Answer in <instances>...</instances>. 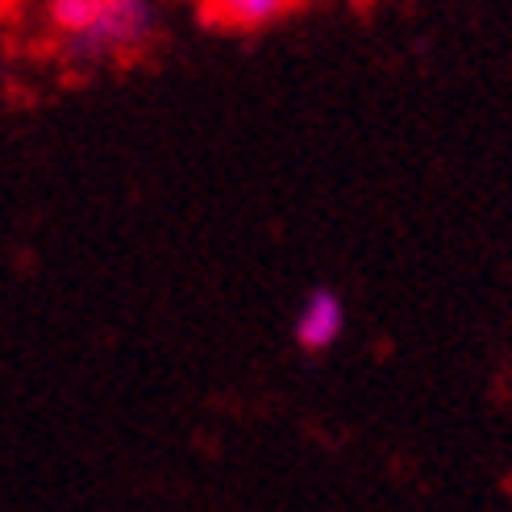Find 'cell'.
<instances>
[{
  "label": "cell",
  "mask_w": 512,
  "mask_h": 512,
  "mask_svg": "<svg viewBox=\"0 0 512 512\" xmlns=\"http://www.w3.org/2000/svg\"><path fill=\"white\" fill-rule=\"evenodd\" d=\"M150 21H155V13H150L146 0H105V9L88 30L71 34V59L84 67L117 59L138 42H146Z\"/></svg>",
  "instance_id": "cell-1"
},
{
  "label": "cell",
  "mask_w": 512,
  "mask_h": 512,
  "mask_svg": "<svg viewBox=\"0 0 512 512\" xmlns=\"http://www.w3.org/2000/svg\"><path fill=\"white\" fill-rule=\"evenodd\" d=\"M346 329V304L334 288H313L309 296H304L300 313H296V346L300 350H329Z\"/></svg>",
  "instance_id": "cell-2"
},
{
  "label": "cell",
  "mask_w": 512,
  "mask_h": 512,
  "mask_svg": "<svg viewBox=\"0 0 512 512\" xmlns=\"http://www.w3.org/2000/svg\"><path fill=\"white\" fill-rule=\"evenodd\" d=\"M296 5L300 0H200V21L217 30H263Z\"/></svg>",
  "instance_id": "cell-3"
},
{
  "label": "cell",
  "mask_w": 512,
  "mask_h": 512,
  "mask_svg": "<svg viewBox=\"0 0 512 512\" xmlns=\"http://www.w3.org/2000/svg\"><path fill=\"white\" fill-rule=\"evenodd\" d=\"M100 9H105V0H50L46 13H50V25L55 30H63L67 38L88 30V25L100 17Z\"/></svg>",
  "instance_id": "cell-4"
}]
</instances>
